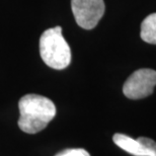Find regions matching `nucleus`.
I'll return each mask as SVG.
<instances>
[{
  "label": "nucleus",
  "instance_id": "nucleus-1",
  "mask_svg": "<svg viewBox=\"0 0 156 156\" xmlns=\"http://www.w3.org/2000/svg\"><path fill=\"white\" fill-rule=\"evenodd\" d=\"M18 127L24 133L43 131L56 116V107L51 99L39 94L23 95L18 102Z\"/></svg>",
  "mask_w": 156,
  "mask_h": 156
},
{
  "label": "nucleus",
  "instance_id": "nucleus-2",
  "mask_svg": "<svg viewBox=\"0 0 156 156\" xmlns=\"http://www.w3.org/2000/svg\"><path fill=\"white\" fill-rule=\"evenodd\" d=\"M40 54L49 67L62 70L71 62L70 47L62 35V27H55L46 30L40 38Z\"/></svg>",
  "mask_w": 156,
  "mask_h": 156
},
{
  "label": "nucleus",
  "instance_id": "nucleus-6",
  "mask_svg": "<svg viewBox=\"0 0 156 156\" xmlns=\"http://www.w3.org/2000/svg\"><path fill=\"white\" fill-rule=\"evenodd\" d=\"M141 39L144 42L156 45V13H151L141 23Z\"/></svg>",
  "mask_w": 156,
  "mask_h": 156
},
{
  "label": "nucleus",
  "instance_id": "nucleus-5",
  "mask_svg": "<svg viewBox=\"0 0 156 156\" xmlns=\"http://www.w3.org/2000/svg\"><path fill=\"white\" fill-rule=\"evenodd\" d=\"M113 141L122 150L134 156H156V142L148 137L134 139L125 134L117 133Z\"/></svg>",
  "mask_w": 156,
  "mask_h": 156
},
{
  "label": "nucleus",
  "instance_id": "nucleus-3",
  "mask_svg": "<svg viewBox=\"0 0 156 156\" xmlns=\"http://www.w3.org/2000/svg\"><path fill=\"white\" fill-rule=\"evenodd\" d=\"M156 86V71L149 68L136 70L123 85V93L130 99H142L153 93Z\"/></svg>",
  "mask_w": 156,
  "mask_h": 156
},
{
  "label": "nucleus",
  "instance_id": "nucleus-4",
  "mask_svg": "<svg viewBox=\"0 0 156 156\" xmlns=\"http://www.w3.org/2000/svg\"><path fill=\"white\" fill-rule=\"evenodd\" d=\"M74 18L84 30H92L98 26L105 14L104 0H71Z\"/></svg>",
  "mask_w": 156,
  "mask_h": 156
},
{
  "label": "nucleus",
  "instance_id": "nucleus-7",
  "mask_svg": "<svg viewBox=\"0 0 156 156\" xmlns=\"http://www.w3.org/2000/svg\"><path fill=\"white\" fill-rule=\"evenodd\" d=\"M55 156H90L85 149L82 148H70L59 152Z\"/></svg>",
  "mask_w": 156,
  "mask_h": 156
}]
</instances>
